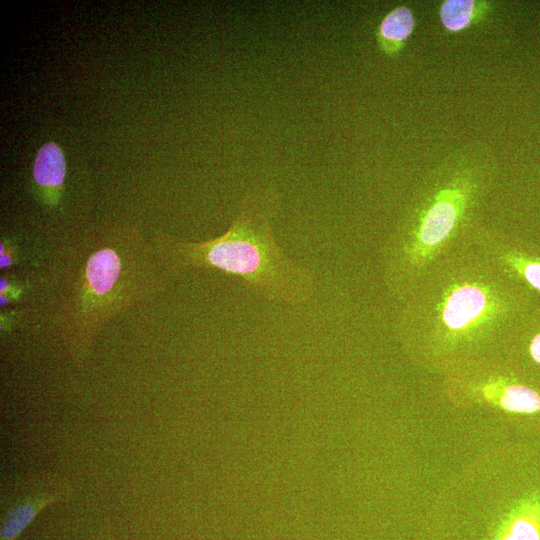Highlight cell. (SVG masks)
I'll return each instance as SVG.
<instances>
[{
    "instance_id": "6da1fadb",
    "label": "cell",
    "mask_w": 540,
    "mask_h": 540,
    "mask_svg": "<svg viewBox=\"0 0 540 540\" xmlns=\"http://www.w3.org/2000/svg\"><path fill=\"white\" fill-rule=\"evenodd\" d=\"M507 277L475 244L448 251L404 298L398 327L436 351L495 338L511 313Z\"/></svg>"
},
{
    "instance_id": "7a4b0ae2",
    "label": "cell",
    "mask_w": 540,
    "mask_h": 540,
    "mask_svg": "<svg viewBox=\"0 0 540 540\" xmlns=\"http://www.w3.org/2000/svg\"><path fill=\"white\" fill-rule=\"evenodd\" d=\"M77 253L66 274L57 325L69 356L81 365L110 320L163 290L172 275L154 244L133 231L97 238Z\"/></svg>"
},
{
    "instance_id": "3957f363",
    "label": "cell",
    "mask_w": 540,
    "mask_h": 540,
    "mask_svg": "<svg viewBox=\"0 0 540 540\" xmlns=\"http://www.w3.org/2000/svg\"><path fill=\"white\" fill-rule=\"evenodd\" d=\"M279 207L275 189H251L222 235L204 242H185L159 234L154 240L156 252L171 275L191 268L215 269L239 277L266 300L302 305L314 294V276L276 242L273 221Z\"/></svg>"
},
{
    "instance_id": "277c9868",
    "label": "cell",
    "mask_w": 540,
    "mask_h": 540,
    "mask_svg": "<svg viewBox=\"0 0 540 540\" xmlns=\"http://www.w3.org/2000/svg\"><path fill=\"white\" fill-rule=\"evenodd\" d=\"M70 487L51 473H27L17 479L1 516L0 540H16L48 505L69 495Z\"/></svg>"
},
{
    "instance_id": "5b68a950",
    "label": "cell",
    "mask_w": 540,
    "mask_h": 540,
    "mask_svg": "<svg viewBox=\"0 0 540 540\" xmlns=\"http://www.w3.org/2000/svg\"><path fill=\"white\" fill-rule=\"evenodd\" d=\"M67 172L65 155L54 142L43 144L34 159L32 177L42 202L55 207L59 204Z\"/></svg>"
},
{
    "instance_id": "8992f818",
    "label": "cell",
    "mask_w": 540,
    "mask_h": 540,
    "mask_svg": "<svg viewBox=\"0 0 540 540\" xmlns=\"http://www.w3.org/2000/svg\"><path fill=\"white\" fill-rule=\"evenodd\" d=\"M485 401L509 412L534 413L540 410V395L534 389L491 376L473 386Z\"/></svg>"
},
{
    "instance_id": "52a82bcc",
    "label": "cell",
    "mask_w": 540,
    "mask_h": 540,
    "mask_svg": "<svg viewBox=\"0 0 540 540\" xmlns=\"http://www.w3.org/2000/svg\"><path fill=\"white\" fill-rule=\"evenodd\" d=\"M415 24L414 14L409 7L401 5L389 11L376 29L381 52L388 57H396L412 35Z\"/></svg>"
},
{
    "instance_id": "ba28073f",
    "label": "cell",
    "mask_w": 540,
    "mask_h": 540,
    "mask_svg": "<svg viewBox=\"0 0 540 540\" xmlns=\"http://www.w3.org/2000/svg\"><path fill=\"white\" fill-rule=\"evenodd\" d=\"M498 540H540V500L521 502L505 521Z\"/></svg>"
},
{
    "instance_id": "9c48e42d",
    "label": "cell",
    "mask_w": 540,
    "mask_h": 540,
    "mask_svg": "<svg viewBox=\"0 0 540 540\" xmlns=\"http://www.w3.org/2000/svg\"><path fill=\"white\" fill-rule=\"evenodd\" d=\"M490 4L475 0H446L439 8L440 21L448 32L457 33L480 21Z\"/></svg>"
},
{
    "instance_id": "30bf717a",
    "label": "cell",
    "mask_w": 540,
    "mask_h": 540,
    "mask_svg": "<svg viewBox=\"0 0 540 540\" xmlns=\"http://www.w3.org/2000/svg\"><path fill=\"white\" fill-rule=\"evenodd\" d=\"M529 353L532 359L540 364V333L533 336L529 343Z\"/></svg>"
}]
</instances>
